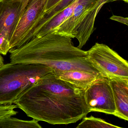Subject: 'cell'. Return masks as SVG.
<instances>
[{
	"mask_svg": "<svg viewBox=\"0 0 128 128\" xmlns=\"http://www.w3.org/2000/svg\"><path fill=\"white\" fill-rule=\"evenodd\" d=\"M98 1L78 0L71 15L52 32L76 38L79 42L77 47L81 49L94 31L95 21L99 12L94 5Z\"/></svg>",
	"mask_w": 128,
	"mask_h": 128,
	"instance_id": "4",
	"label": "cell"
},
{
	"mask_svg": "<svg viewBox=\"0 0 128 128\" xmlns=\"http://www.w3.org/2000/svg\"><path fill=\"white\" fill-rule=\"evenodd\" d=\"M1 55L2 54L0 53V68L4 64V58Z\"/></svg>",
	"mask_w": 128,
	"mask_h": 128,
	"instance_id": "17",
	"label": "cell"
},
{
	"mask_svg": "<svg viewBox=\"0 0 128 128\" xmlns=\"http://www.w3.org/2000/svg\"></svg>",
	"mask_w": 128,
	"mask_h": 128,
	"instance_id": "20",
	"label": "cell"
},
{
	"mask_svg": "<svg viewBox=\"0 0 128 128\" xmlns=\"http://www.w3.org/2000/svg\"><path fill=\"white\" fill-rule=\"evenodd\" d=\"M84 98L90 112L113 115L116 108L112 90L108 77L96 80L84 91Z\"/></svg>",
	"mask_w": 128,
	"mask_h": 128,
	"instance_id": "8",
	"label": "cell"
},
{
	"mask_svg": "<svg viewBox=\"0 0 128 128\" xmlns=\"http://www.w3.org/2000/svg\"><path fill=\"white\" fill-rule=\"evenodd\" d=\"M14 104L28 117L52 125L76 123L90 112L84 91L54 72L27 89Z\"/></svg>",
	"mask_w": 128,
	"mask_h": 128,
	"instance_id": "1",
	"label": "cell"
},
{
	"mask_svg": "<svg viewBox=\"0 0 128 128\" xmlns=\"http://www.w3.org/2000/svg\"><path fill=\"white\" fill-rule=\"evenodd\" d=\"M62 1V0H49L46 11V14L53 10Z\"/></svg>",
	"mask_w": 128,
	"mask_h": 128,
	"instance_id": "15",
	"label": "cell"
},
{
	"mask_svg": "<svg viewBox=\"0 0 128 128\" xmlns=\"http://www.w3.org/2000/svg\"><path fill=\"white\" fill-rule=\"evenodd\" d=\"M87 53L90 62L104 76L128 79V61L108 46L96 43Z\"/></svg>",
	"mask_w": 128,
	"mask_h": 128,
	"instance_id": "5",
	"label": "cell"
},
{
	"mask_svg": "<svg viewBox=\"0 0 128 128\" xmlns=\"http://www.w3.org/2000/svg\"><path fill=\"white\" fill-rule=\"evenodd\" d=\"M38 121L33 119L30 121L22 120L12 116L0 118V128H42Z\"/></svg>",
	"mask_w": 128,
	"mask_h": 128,
	"instance_id": "12",
	"label": "cell"
},
{
	"mask_svg": "<svg viewBox=\"0 0 128 128\" xmlns=\"http://www.w3.org/2000/svg\"><path fill=\"white\" fill-rule=\"evenodd\" d=\"M18 108L16 104L0 105V118L6 116L16 115L18 112L14 110Z\"/></svg>",
	"mask_w": 128,
	"mask_h": 128,
	"instance_id": "14",
	"label": "cell"
},
{
	"mask_svg": "<svg viewBox=\"0 0 128 128\" xmlns=\"http://www.w3.org/2000/svg\"><path fill=\"white\" fill-rule=\"evenodd\" d=\"M116 110L114 115L128 121V79L110 78Z\"/></svg>",
	"mask_w": 128,
	"mask_h": 128,
	"instance_id": "9",
	"label": "cell"
},
{
	"mask_svg": "<svg viewBox=\"0 0 128 128\" xmlns=\"http://www.w3.org/2000/svg\"><path fill=\"white\" fill-rule=\"evenodd\" d=\"M111 20L124 24L128 26V17H124L118 16H113L110 18Z\"/></svg>",
	"mask_w": 128,
	"mask_h": 128,
	"instance_id": "16",
	"label": "cell"
},
{
	"mask_svg": "<svg viewBox=\"0 0 128 128\" xmlns=\"http://www.w3.org/2000/svg\"><path fill=\"white\" fill-rule=\"evenodd\" d=\"M9 52L12 64H41L54 72L78 70L101 74L88 60L87 51L74 46L70 38L52 32Z\"/></svg>",
	"mask_w": 128,
	"mask_h": 128,
	"instance_id": "2",
	"label": "cell"
},
{
	"mask_svg": "<svg viewBox=\"0 0 128 128\" xmlns=\"http://www.w3.org/2000/svg\"><path fill=\"white\" fill-rule=\"evenodd\" d=\"M49 1L29 0L10 41V49L19 48L32 40L34 29L46 14Z\"/></svg>",
	"mask_w": 128,
	"mask_h": 128,
	"instance_id": "6",
	"label": "cell"
},
{
	"mask_svg": "<svg viewBox=\"0 0 128 128\" xmlns=\"http://www.w3.org/2000/svg\"><path fill=\"white\" fill-rule=\"evenodd\" d=\"M22 1H29V0H22Z\"/></svg>",
	"mask_w": 128,
	"mask_h": 128,
	"instance_id": "19",
	"label": "cell"
},
{
	"mask_svg": "<svg viewBox=\"0 0 128 128\" xmlns=\"http://www.w3.org/2000/svg\"><path fill=\"white\" fill-rule=\"evenodd\" d=\"M28 1L0 0V53L10 50V41Z\"/></svg>",
	"mask_w": 128,
	"mask_h": 128,
	"instance_id": "7",
	"label": "cell"
},
{
	"mask_svg": "<svg viewBox=\"0 0 128 128\" xmlns=\"http://www.w3.org/2000/svg\"><path fill=\"white\" fill-rule=\"evenodd\" d=\"M82 121L76 127L79 128H120L108 123L104 120L91 116L90 117H84Z\"/></svg>",
	"mask_w": 128,
	"mask_h": 128,
	"instance_id": "13",
	"label": "cell"
},
{
	"mask_svg": "<svg viewBox=\"0 0 128 128\" xmlns=\"http://www.w3.org/2000/svg\"><path fill=\"white\" fill-rule=\"evenodd\" d=\"M114 1H122L127 3H128V0H114Z\"/></svg>",
	"mask_w": 128,
	"mask_h": 128,
	"instance_id": "18",
	"label": "cell"
},
{
	"mask_svg": "<svg viewBox=\"0 0 128 128\" xmlns=\"http://www.w3.org/2000/svg\"><path fill=\"white\" fill-rule=\"evenodd\" d=\"M54 73L58 79L68 82L84 91L96 80L104 77L101 74L78 70L58 71Z\"/></svg>",
	"mask_w": 128,
	"mask_h": 128,
	"instance_id": "10",
	"label": "cell"
},
{
	"mask_svg": "<svg viewBox=\"0 0 128 128\" xmlns=\"http://www.w3.org/2000/svg\"><path fill=\"white\" fill-rule=\"evenodd\" d=\"M78 1V0H74L63 11L53 18L46 25L42 28L34 37H42L52 32L53 29L62 24L71 15Z\"/></svg>",
	"mask_w": 128,
	"mask_h": 128,
	"instance_id": "11",
	"label": "cell"
},
{
	"mask_svg": "<svg viewBox=\"0 0 128 128\" xmlns=\"http://www.w3.org/2000/svg\"><path fill=\"white\" fill-rule=\"evenodd\" d=\"M53 72L41 64L4 65L0 68V105L14 104L27 89Z\"/></svg>",
	"mask_w": 128,
	"mask_h": 128,
	"instance_id": "3",
	"label": "cell"
}]
</instances>
